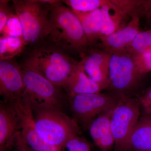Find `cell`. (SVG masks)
I'll list each match as a JSON object with an SVG mask.
<instances>
[{
	"mask_svg": "<svg viewBox=\"0 0 151 151\" xmlns=\"http://www.w3.org/2000/svg\"><path fill=\"white\" fill-rule=\"evenodd\" d=\"M63 3L59 1L51 4L44 40L65 52L83 53L90 43L78 17L71 9Z\"/></svg>",
	"mask_w": 151,
	"mask_h": 151,
	"instance_id": "6da1fadb",
	"label": "cell"
},
{
	"mask_svg": "<svg viewBox=\"0 0 151 151\" xmlns=\"http://www.w3.org/2000/svg\"><path fill=\"white\" fill-rule=\"evenodd\" d=\"M24 101L31 110L35 132L47 142L64 149L68 141L79 135L78 124L61 110Z\"/></svg>",
	"mask_w": 151,
	"mask_h": 151,
	"instance_id": "7a4b0ae2",
	"label": "cell"
},
{
	"mask_svg": "<svg viewBox=\"0 0 151 151\" xmlns=\"http://www.w3.org/2000/svg\"><path fill=\"white\" fill-rule=\"evenodd\" d=\"M66 52L47 43L38 45L27 55L23 66L35 70L52 84L63 88L78 63Z\"/></svg>",
	"mask_w": 151,
	"mask_h": 151,
	"instance_id": "3957f363",
	"label": "cell"
},
{
	"mask_svg": "<svg viewBox=\"0 0 151 151\" xmlns=\"http://www.w3.org/2000/svg\"><path fill=\"white\" fill-rule=\"evenodd\" d=\"M14 12L19 19L26 45L44 40L49 20L51 4L42 0H14Z\"/></svg>",
	"mask_w": 151,
	"mask_h": 151,
	"instance_id": "277c9868",
	"label": "cell"
},
{
	"mask_svg": "<svg viewBox=\"0 0 151 151\" xmlns=\"http://www.w3.org/2000/svg\"><path fill=\"white\" fill-rule=\"evenodd\" d=\"M25 86L22 98L29 103L62 111L65 97L60 87L52 84L35 70L22 66Z\"/></svg>",
	"mask_w": 151,
	"mask_h": 151,
	"instance_id": "5b68a950",
	"label": "cell"
},
{
	"mask_svg": "<svg viewBox=\"0 0 151 151\" xmlns=\"http://www.w3.org/2000/svg\"><path fill=\"white\" fill-rule=\"evenodd\" d=\"M122 96L102 93L78 94L69 97L73 119L85 128L105 111L113 109Z\"/></svg>",
	"mask_w": 151,
	"mask_h": 151,
	"instance_id": "8992f818",
	"label": "cell"
},
{
	"mask_svg": "<svg viewBox=\"0 0 151 151\" xmlns=\"http://www.w3.org/2000/svg\"><path fill=\"white\" fill-rule=\"evenodd\" d=\"M139 101L122 96L113 108L111 119L115 151H122L140 119Z\"/></svg>",
	"mask_w": 151,
	"mask_h": 151,
	"instance_id": "52a82bcc",
	"label": "cell"
},
{
	"mask_svg": "<svg viewBox=\"0 0 151 151\" xmlns=\"http://www.w3.org/2000/svg\"><path fill=\"white\" fill-rule=\"evenodd\" d=\"M110 53V85L119 96H126L137 88L142 75L136 66L134 57L126 50Z\"/></svg>",
	"mask_w": 151,
	"mask_h": 151,
	"instance_id": "ba28073f",
	"label": "cell"
},
{
	"mask_svg": "<svg viewBox=\"0 0 151 151\" xmlns=\"http://www.w3.org/2000/svg\"><path fill=\"white\" fill-rule=\"evenodd\" d=\"M24 105L21 100L16 103L1 101L0 151H9L14 139L24 124Z\"/></svg>",
	"mask_w": 151,
	"mask_h": 151,
	"instance_id": "9c48e42d",
	"label": "cell"
},
{
	"mask_svg": "<svg viewBox=\"0 0 151 151\" xmlns=\"http://www.w3.org/2000/svg\"><path fill=\"white\" fill-rule=\"evenodd\" d=\"M25 90L22 68L12 60L0 61V95L2 101L16 103Z\"/></svg>",
	"mask_w": 151,
	"mask_h": 151,
	"instance_id": "30bf717a",
	"label": "cell"
},
{
	"mask_svg": "<svg viewBox=\"0 0 151 151\" xmlns=\"http://www.w3.org/2000/svg\"><path fill=\"white\" fill-rule=\"evenodd\" d=\"M111 53L105 51L88 52L81 61L84 71L103 89L110 86L109 64Z\"/></svg>",
	"mask_w": 151,
	"mask_h": 151,
	"instance_id": "8fae6325",
	"label": "cell"
},
{
	"mask_svg": "<svg viewBox=\"0 0 151 151\" xmlns=\"http://www.w3.org/2000/svg\"><path fill=\"white\" fill-rule=\"evenodd\" d=\"M139 23V16L134 15L125 27L110 35L101 37L100 39L105 51L112 53L126 50L140 32Z\"/></svg>",
	"mask_w": 151,
	"mask_h": 151,
	"instance_id": "7c38bea8",
	"label": "cell"
},
{
	"mask_svg": "<svg viewBox=\"0 0 151 151\" xmlns=\"http://www.w3.org/2000/svg\"><path fill=\"white\" fill-rule=\"evenodd\" d=\"M113 108L100 114L89 127L90 136L101 151H111L115 147V139L111 127Z\"/></svg>",
	"mask_w": 151,
	"mask_h": 151,
	"instance_id": "4fadbf2b",
	"label": "cell"
},
{
	"mask_svg": "<svg viewBox=\"0 0 151 151\" xmlns=\"http://www.w3.org/2000/svg\"><path fill=\"white\" fill-rule=\"evenodd\" d=\"M63 88L69 97L78 94L100 93L104 89L86 74L81 61L74 67Z\"/></svg>",
	"mask_w": 151,
	"mask_h": 151,
	"instance_id": "5bb4252c",
	"label": "cell"
},
{
	"mask_svg": "<svg viewBox=\"0 0 151 151\" xmlns=\"http://www.w3.org/2000/svg\"><path fill=\"white\" fill-rule=\"evenodd\" d=\"M151 150V116L139 119L122 151Z\"/></svg>",
	"mask_w": 151,
	"mask_h": 151,
	"instance_id": "9a60e30c",
	"label": "cell"
},
{
	"mask_svg": "<svg viewBox=\"0 0 151 151\" xmlns=\"http://www.w3.org/2000/svg\"><path fill=\"white\" fill-rule=\"evenodd\" d=\"M20 134L24 140L34 151H65V149L47 142L37 134L34 127L31 110L27 105H25L24 124Z\"/></svg>",
	"mask_w": 151,
	"mask_h": 151,
	"instance_id": "2e32d148",
	"label": "cell"
},
{
	"mask_svg": "<svg viewBox=\"0 0 151 151\" xmlns=\"http://www.w3.org/2000/svg\"><path fill=\"white\" fill-rule=\"evenodd\" d=\"M72 10L81 22L90 44L101 37V13L100 9L89 12Z\"/></svg>",
	"mask_w": 151,
	"mask_h": 151,
	"instance_id": "e0dca14e",
	"label": "cell"
},
{
	"mask_svg": "<svg viewBox=\"0 0 151 151\" xmlns=\"http://www.w3.org/2000/svg\"><path fill=\"white\" fill-rule=\"evenodd\" d=\"M113 6L112 1H110V3L108 4L105 5L100 8L101 13V37L110 35L121 29H119L120 23L124 18L115 9V14L113 15L111 14V9Z\"/></svg>",
	"mask_w": 151,
	"mask_h": 151,
	"instance_id": "ac0fdd59",
	"label": "cell"
},
{
	"mask_svg": "<svg viewBox=\"0 0 151 151\" xmlns=\"http://www.w3.org/2000/svg\"><path fill=\"white\" fill-rule=\"evenodd\" d=\"M26 46L23 37L1 36L0 59L1 60H11L22 52Z\"/></svg>",
	"mask_w": 151,
	"mask_h": 151,
	"instance_id": "d6986e66",
	"label": "cell"
},
{
	"mask_svg": "<svg viewBox=\"0 0 151 151\" xmlns=\"http://www.w3.org/2000/svg\"><path fill=\"white\" fill-rule=\"evenodd\" d=\"M150 50L151 30H149L139 32L131 45L125 50L135 56Z\"/></svg>",
	"mask_w": 151,
	"mask_h": 151,
	"instance_id": "ffe728a7",
	"label": "cell"
},
{
	"mask_svg": "<svg viewBox=\"0 0 151 151\" xmlns=\"http://www.w3.org/2000/svg\"><path fill=\"white\" fill-rule=\"evenodd\" d=\"M63 2L70 7V9L80 12H89L100 9L108 5L110 1L107 0H67Z\"/></svg>",
	"mask_w": 151,
	"mask_h": 151,
	"instance_id": "44dd1931",
	"label": "cell"
},
{
	"mask_svg": "<svg viewBox=\"0 0 151 151\" xmlns=\"http://www.w3.org/2000/svg\"><path fill=\"white\" fill-rule=\"evenodd\" d=\"M1 35L23 37L22 24L15 13L13 14L8 20Z\"/></svg>",
	"mask_w": 151,
	"mask_h": 151,
	"instance_id": "7402d4cb",
	"label": "cell"
},
{
	"mask_svg": "<svg viewBox=\"0 0 151 151\" xmlns=\"http://www.w3.org/2000/svg\"><path fill=\"white\" fill-rule=\"evenodd\" d=\"M64 149L66 151H91V146L86 139L78 135L68 141Z\"/></svg>",
	"mask_w": 151,
	"mask_h": 151,
	"instance_id": "603a6c76",
	"label": "cell"
},
{
	"mask_svg": "<svg viewBox=\"0 0 151 151\" xmlns=\"http://www.w3.org/2000/svg\"><path fill=\"white\" fill-rule=\"evenodd\" d=\"M135 64L142 75L151 70V50L133 56Z\"/></svg>",
	"mask_w": 151,
	"mask_h": 151,
	"instance_id": "cb8c5ba5",
	"label": "cell"
},
{
	"mask_svg": "<svg viewBox=\"0 0 151 151\" xmlns=\"http://www.w3.org/2000/svg\"><path fill=\"white\" fill-rule=\"evenodd\" d=\"M9 5V1H0V33L3 31L8 20L14 13Z\"/></svg>",
	"mask_w": 151,
	"mask_h": 151,
	"instance_id": "d4e9b609",
	"label": "cell"
},
{
	"mask_svg": "<svg viewBox=\"0 0 151 151\" xmlns=\"http://www.w3.org/2000/svg\"><path fill=\"white\" fill-rule=\"evenodd\" d=\"M13 147H16L21 151H35L24 140L21 135L20 131L17 134L14 139Z\"/></svg>",
	"mask_w": 151,
	"mask_h": 151,
	"instance_id": "484cf974",
	"label": "cell"
},
{
	"mask_svg": "<svg viewBox=\"0 0 151 151\" xmlns=\"http://www.w3.org/2000/svg\"><path fill=\"white\" fill-rule=\"evenodd\" d=\"M139 101L144 108L151 106V89Z\"/></svg>",
	"mask_w": 151,
	"mask_h": 151,
	"instance_id": "4316f807",
	"label": "cell"
},
{
	"mask_svg": "<svg viewBox=\"0 0 151 151\" xmlns=\"http://www.w3.org/2000/svg\"><path fill=\"white\" fill-rule=\"evenodd\" d=\"M144 109H145L146 113H147V115L151 116V106L144 108Z\"/></svg>",
	"mask_w": 151,
	"mask_h": 151,
	"instance_id": "83f0119b",
	"label": "cell"
},
{
	"mask_svg": "<svg viewBox=\"0 0 151 151\" xmlns=\"http://www.w3.org/2000/svg\"><path fill=\"white\" fill-rule=\"evenodd\" d=\"M13 148H14L13 151H21L19 149H18L16 147H13Z\"/></svg>",
	"mask_w": 151,
	"mask_h": 151,
	"instance_id": "f1b7e54d",
	"label": "cell"
},
{
	"mask_svg": "<svg viewBox=\"0 0 151 151\" xmlns=\"http://www.w3.org/2000/svg\"><path fill=\"white\" fill-rule=\"evenodd\" d=\"M149 3V5H150L149 6L150 7V12H151V1H149V2H148Z\"/></svg>",
	"mask_w": 151,
	"mask_h": 151,
	"instance_id": "f546056e",
	"label": "cell"
},
{
	"mask_svg": "<svg viewBox=\"0 0 151 151\" xmlns=\"http://www.w3.org/2000/svg\"><path fill=\"white\" fill-rule=\"evenodd\" d=\"M151 151V150H150V151Z\"/></svg>",
	"mask_w": 151,
	"mask_h": 151,
	"instance_id": "4dcf8cb0",
	"label": "cell"
}]
</instances>
